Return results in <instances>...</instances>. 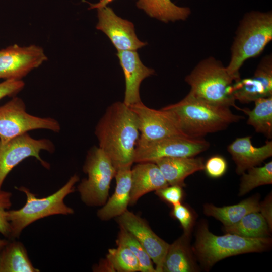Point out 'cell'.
Instances as JSON below:
<instances>
[{
    "label": "cell",
    "mask_w": 272,
    "mask_h": 272,
    "mask_svg": "<svg viewBox=\"0 0 272 272\" xmlns=\"http://www.w3.org/2000/svg\"><path fill=\"white\" fill-rule=\"evenodd\" d=\"M83 170L87 178L77 186L82 202L89 207H102L108 200L116 168L99 147L93 146L87 153Z\"/></svg>",
    "instance_id": "7"
},
{
    "label": "cell",
    "mask_w": 272,
    "mask_h": 272,
    "mask_svg": "<svg viewBox=\"0 0 272 272\" xmlns=\"http://www.w3.org/2000/svg\"><path fill=\"white\" fill-rule=\"evenodd\" d=\"M159 168L169 185H185L184 180L189 175L204 169L202 158L171 157L156 160Z\"/></svg>",
    "instance_id": "20"
},
{
    "label": "cell",
    "mask_w": 272,
    "mask_h": 272,
    "mask_svg": "<svg viewBox=\"0 0 272 272\" xmlns=\"http://www.w3.org/2000/svg\"><path fill=\"white\" fill-rule=\"evenodd\" d=\"M136 5L150 17L165 23L185 20L191 13L189 8L179 7L171 0H138Z\"/></svg>",
    "instance_id": "24"
},
{
    "label": "cell",
    "mask_w": 272,
    "mask_h": 272,
    "mask_svg": "<svg viewBox=\"0 0 272 272\" xmlns=\"http://www.w3.org/2000/svg\"><path fill=\"white\" fill-rule=\"evenodd\" d=\"M79 181L77 174L71 176L66 183L53 194L44 197H38L28 188L15 187L26 195L25 204L20 209L8 210L7 217L10 225L9 239L19 238L22 231L29 225L41 219L55 215L73 214V209L64 202L65 198L75 191V185Z\"/></svg>",
    "instance_id": "4"
},
{
    "label": "cell",
    "mask_w": 272,
    "mask_h": 272,
    "mask_svg": "<svg viewBox=\"0 0 272 272\" xmlns=\"http://www.w3.org/2000/svg\"><path fill=\"white\" fill-rule=\"evenodd\" d=\"M117 221L140 243L155 264L156 272H162L170 244L157 236L144 219L128 210L117 217Z\"/></svg>",
    "instance_id": "13"
},
{
    "label": "cell",
    "mask_w": 272,
    "mask_h": 272,
    "mask_svg": "<svg viewBox=\"0 0 272 272\" xmlns=\"http://www.w3.org/2000/svg\"><path fill=\"white\" fill-rule=\"evenodd\" d=\"M116 240L117 245H121L128 248L138 259L141 272H156L152 261L137 239L124 228L119 226Z\"/></svg>",
    "instance_id": "29"
},
{
    "label": "cell",
    "mask_w": 272,
    "mask_h": 272,
    "mask_svg": "<svg viewBox=\"0 0 272 272\" xmlns=\"http://www.w3.org/2000/svg\"><path fill=\"white\" fill-rule=\"evenodd\" d=\"M11 192L0 190V234L10 239L11 229L7 217V212L12 206Z\"/></svg>",
    "instance_id": "30"
},
{
    "label": "cell",
    "mask_w": 272,
    "mask_h": 272,
    "mask_svg": "<svg viewBox=\"0 0 272 272\" xmlns=\"http://www.w3.org/2000/svg\"><path fill=\"white\" fill-rule=\"evenodd\" d=\"M260 208L258 198L251 197L238 204L223 207L206 204L204 206V213L219 220L226 227L236 224L249 213L259 212Z\"/></svg>",
    "instance_id": "23"
},
{
    "label": "cell",
    "mask_w": 272,
    "mask_h": 272,
    "mask_svg": "<svg viewBox=\"0 0 272 272\" xmlns=\"http://www.w3.org/2000/svg\"><path fill=\"white\" fill-rule=\"evenodd\" d=\"M268 224L259 212L249 213L239 222L225 227L228 233L234 234L247 238H263L268 234Z\"/></svg>",
    "instance_id": "27"
},
{
    "label": "cell",
    "mask_w": 272,
    "mask_h": 272,
    "mask_svg": "<svg viewBox=\"0 0 272 272\" xmlns=\"http://www.w3.org/2000/svg\"><path fill=\"white\" fill-rule=\"evenodd\" d=\"M210 143L202 138L172 137L137 145L134 163L154 162L171 157H194L209 149Z\"/></svg>",
    "instance_id": "9"
},
{
    "label": "cell",
    "mask_w": 272,
    "mask_h": 272,
    "mask_svg": "<svg viewBox=\"0 0 272 272\" xmlns=\"http://www.w3.org/2000/svg\"><path fill=\"white\" fill-rule=\"evenodd\" d=\"M155 192L161 198L173 206L181 203L183 197L182 187L178 185H168Z\"/></svg>",
    "instance_id": "33"
},
{
    "label": "cell",
    "mask_w": 272,
    "mask_h": 272,
    "mask_svg": "<svg viewBox=\"0 0 272 272\" xmlns=\"http://www.w3.org/2000/svg\"><path fill=\"white\" fill-rule=\"evenodd\" d=\"M172 214L180 222L183 229L184 234L188 236L193 222L192 215L190 210L179 203L173 205Z\"/></svg>",
    "instance_id": "32"
},
{
    "label": "cell",
    "mask_w": 272,
    "mask_h": 272,
    "mask_svg": "<svg viewBox=\"0 0 272 272\" xmlns=\"http://www.w3.org/2000/svg\"><path fill=\"white\" fill-rule=\"evenodd\" d=\"M270 243L266 237L247 238L230 233L217 236L209 231L206 224H202L197 232L194 249L202 263L210 267L229 256L261 252Z\"/></svg>",
    "instance_id": "6"
},
{
    "label": "cell",
    "mask_w": 272,
    "mask_h": 272,
    "mask_svg": "<svg viewBox=\"0 0 272 272\" xmlns=\"http://www.w3.org/2000/svg\"><path fill=\"white\" fill-rule=\"evenodd\" d=\"M137 163L131 169L130 206L135 205L144 195L169 185L156 163Z\"/></svg>",
    "instance_id": "18"
},
{
    "label": "cell",
    "mask_w": 272,
    "mask_h": 272,
    "mask_svg": "<svg viewBox=\"0 0 272 272\" xmlns=\"http://www.w3.org/2000/svg\"><path fill=\"white\" fill-rule=\"evenodd\" d=\"M25 85L22 80L8 79L0 83V100L6 96L16 95Z\"/></svg>",
    "instance_id": "34"
},
{
    "label": "cell",
    "mask_w": 272,
    "mask_h": 272,
    "mask_svg": "<svg viewBox=\"0 0 272 272\" xmlns=\"http://www.w3.org/2000/svg\"><path fill=\"white\" fill-rule=\"evenodd\" d=\"M227 163L221 156L215 155L210 157L204 165L207 174L212 178H219L223 176L226 171Z\"/></svg>",
    "instance_id": "31"
},
{
    "label": "cell",
    "mask_w": 272,
    "mask_h": 272,
    "mask_svg": "<svg viewBox=\"0 0 272 272\" xmlns=\"http://www.w3.org/2000/svg\"><path fill=\"white\" fill-rule=\"evenodd\" d=\"M97 9L96 28L109 37L117 51L137 50L147 45L138 38L132 22L118 17L109 7Z\"/></svg>",
    "instance_id": "14"
},
{
    "label": "cell",
    "mask_w": 272,
    "mask_h": 272,
    "mask_svg": "<svg viewBox=\"0 0 272 272\" xmlns=\"http://www.w3.org/2000/svg\"><path fill=\"white\" fill-rule=\"evenodd\" d=\"M253 109H242L248 115L247 123L252 126L257 133L263 134L267 139L272 138V96L260 98L254 101Z\"/></svg>",
    "instance_id": "25"
},
{
    "label": "cell",
    "mask_w": 272,
    "mask_h": 272,
    "mask_svg": "<svg viewBox=\"0 0 272 272\" xmlns=\"http://www.w3.org/2000/svg\"><path fill=\"white\" fill-rule=\"evenodd\" d=\"M117 56L125 81L123 102L130 106L142 101L140 95L141 84L146 78L153 75L155 71L143 64L137 50L118 51Z\"/></svg>",
    "instance_id": "16"
},
{
    "label": "cell",
    "mask_w": 272,
    "mask_h": 272,
    "mask_svg": "<svg viewBox=\"0 0 272 272\" xmlns=\"http://www.w3.org/2000/svg\"><path fill=\"white\" fill-rule=\"evenodd\" d=\"M227 150L236 165V173L242 174L272 156V141L266 140L264 145L256 147L252 144L251 136L237 138Z\"/></svg>",
    "instance_id": "17"
},
{
    "label": "cell",
    "mask_w": 272,
    "mask_h": 272,
    "mask_svg": "<svg viewBox=\"0 0 272 272\" xmlns=\"http://www.w3.org/2000/svg\"><path fill=\"white\" fill-rule=\"evenodd\" d=\"M53 143L49 139H35L28 132L15 137L8 142L0 143V190L8 174L26 158L33 157L45 168L50 164L40 157L41 151L53 152Z\"/></svg>",
    "instance_id": "10"
},
{
    "label": "cell",
    "mask_w": 272,
    "mask_h": 272,
    "mask_svg": "<svg viewBox=\"0 0 272 272\" xmlns=\"http://www.w3.org/2000/svg\"><path fill=\"white\" fill-rule=\"evenodd\" d=\"M162 108L173 114L182 131L191 138L224 130L244 118L233 114L229 107L212 104L189 93L178 102Z\"/></svg>",
    "instance_id": "2"
},
{
    "label": "cell",
    "mask_w": 272,
    "mask_h": 272,
    "mask_svg": "<svg viewBox=\"0 0 272 272\" xmlns=\"http://www.w3.org/2000/svg\"><path fill=\"white\" fill-rule=\"evenodd\" d=\"M44 129L55 132L60 130L59 123L51 117H41L26 111L23 100L15 97L0 106V143L35 129Z\"/></svg>",
    "instance_id": "8"
},
{
    "label": "cell",
    "mask_w": 272,
    "mask_h": 272,
    "mask_svg": "<svg viewBox=\"0 0 272 272\" xmlns=\"http://www.w3.org/2000/svg\"><path fill=\"white\" fill-rule=\"evenodd\" d=\"M99 147L116 169L132 166L140 131L137 116L123 102H116L106 110L95 130Z\"/></svg>",
    "instance_id": "1"
},
{
    "label": "cell",
    "mask_w": 272,
    "mask_h": 272,
    "mask_svg": "<svg viewBox=\"0 0 272 272\" xmlns=\"http://www.w3.org/2000/svg\"><path fill=\"white\" fill-rule=\"evenodd\" d=\"M187 237L188 235L183 234L169 245L163 262L162 272H191L195 270Z\"/></svg>",
    "instance_id": "22"
},
{
    "label": "cell",
    "mask_w": 272,
    "mask_h": 272,
    "mask_svg": "<svg viewBox=\"0 0 272 272\" xmlns=\"http://www.w3.org/2000/svg\"><path fill=\"white\" fill-rule=\"evenodd\" d=\"M129 107L138 120L140 135L137 145L168 137H189L182 131L175 117L170 111L163 108L156 110L149 108L142 101Z\"/></svg>",
    "instance_id": "11"
},
{
    "label": "cell",
    "mask_w": 272,
    "mask_h": 272,
    "mask_svg": "<svg viewBox=\"0 0 272 272\" xmlns=\"http://www.w3.org/2000/svg\"><path fill=\"white\" fill-rule=\"evenodd\" d=\"M266 221L269 228L271 229V197H268L260 205V211Z\"/></svg>",
    "instance_id": "35"
},
{
    "label": "cell",
    "mask_w": 272,
    "mask_h": 272,
    "mask_svg": "<svg viewBox=\"0 0 272 272\" xmlns=\"http://www.w3.org/2000/svg\"><path fill=\"white\" fill-rule=\"evenodd\" d=\"M233 96L235 101L242 103L272 96L271 54L262 58L252 77L234 82Z\"/></svg>",
    "instance_id": "15"
},
{
    "label": "cell",
    "mask_w": 272,
    "mask_h": 272,
    "mask_svg": "<svg viewBox=\"0 0 272 272\" xmlns=\"http://www.w3.org/2000/svg\"><path fill=\"white\" fill-rule=\"evenodd\" d=\"M9 240L6 239H0V251L8 243Z\"/></svg>",
    "instance_id": "37"
},
{
    "label": "cell",
    "mask_w": 272,
    "mask_h": 272,
    "mask_svg": "<svg viewBox=\"0 0 272 272\" xmlns=\"http://www.w3.org/2000/svg\"><path fill=\"white\" fill-rule=\"evenodd\" d=\"M46 59L43 49L39 46H10L0 50V79L21 80Z\"/></svg>",
    "instance_id": "12"
},
{
    "label": "cell",
    "mask_w": 272,
    "mask_h": 272,
    "mask_svg": "<svg viewBox=\"0 0 272 272\" xmlns=\"http://www.w3.org/2000/svg\"><path fill=\"white\" fill-rule=\"evenodd\" d=\"M244 172L241 180L239 195H243L258 186L272 183V161L262 167H253Z\"/></svg>",
    "instance_id": "28"
},
{
    "label": "cell",
    "mask_w": 272,
    "mask_h": 272,
    "mask_svg": "<svg viewBox=\"0 0 272 272\" xmlns=\"http://www.w3.org/2000/svg\"><path fill=\"white\" fill-rule=\"evenodd\" d=\"M114 0H100L99 2L96 4L89 3L90 4V8H89V9H99L103 8L105 6H107L108 4L112 2Z\"/></svg>",
    "instance_id": "36"
},
{
    "label": "cell",
    "mask_w": 272,
    "mask_h": 272,
    "mask_svg": "<svg viewBox=\"0 0 272 272\" xmlns=\"http://www.w3.org/2000/svg\"><path fill=\"white\" fill-rule=\"evenodd\" d=\"M272 40L271 12L252 11L240 21L231 48V58L226 66L234 82L241 79L240 69L247 59L259 55Z\"/></svg>",
    "instance_id": "3"
},
{
    "label": "cell",
    "mask_w": 272,
    "mask_h": 272,
    "mask_svg": "<svg viewBox=\"0 0 272 272\" xmlns=\"http://www.w3.org/2000/svg\"><path fill=\"white\" fill-rule=\"evenodd\" d=\"M39 271L32 263L22 242L9 241L0 251V272Z\"/></svg>",
    "instance_id": "21"
},
{
    "label": "cell",
    "mask_w": 272,
    "mask_h": 272,
    "mask_svg": "<svg viewBox=\"0 0 272 272\" xmlns=\"http://www.w3.org/2000/svg\"><path fill=\"white\" fill-rule=\"evenodd\" d=\"M99 266L102 271H140L137 257L128 248L121 245H117L116 248L109 249L106 259L99 262Z\"/></svg>",
    "instance_id": "26"
},
{
    "label": "cell",
    "mask_w": 272,
    "mask_h": 272,
    "mask_svg": "<svg viewBox=\"0 0 272 272\" xmlns=\"http://www.w3.org/2000/svg\"><path fill=\"white\" fill-rule=\"evenodd\" d=\"M190 86L188 93L212 104L242 109L235 104L233 78L222 62L213 57L202 59L185 78Z\"/></svg>",
    "instance_id": "5"
},
{
    "label": "cell",
    "mask_w": 272,
    "mask_h": 272,
    "mask_svg": "<svg viewBox=\"0 0 272 272\" xmlns=\"http://www.w3.org/2000/svg\"><path fill=\"white\" fill-rule=\"evenodd\" d=\"M132 166H125L116 169L114 178L116 187L112 195L97 212L102 221H108L122 215L129 205L131 187Z\"/></svg>",
    "instance_id": "19"
}]
</instances>
